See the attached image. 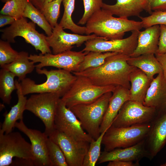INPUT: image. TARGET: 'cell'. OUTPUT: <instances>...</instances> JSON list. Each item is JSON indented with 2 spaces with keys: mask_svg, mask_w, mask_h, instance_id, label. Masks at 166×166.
Masks as SVG:
<instances>
[{
  "mask_svg": "<svg viewBox=\"0 0 166 166\" xmlns=\"http://www.w3.org/2000/svg\"><path fill=\"white\" fill-rule=\"evenodd\" d=\"M15 80L18 101L17 104L12 107L9 112L4 115V119L2 124L0 132L8 133L12 132L15 127L17 121L23 119V113L26 110L27 100L26 97L22 93L20 82Z\"/></svg>",
  "mask_w": 166,
  "mask_h": 166,
  "instance_id": "23",
  "label": "cell"
},
{
  "mask_svg": "<svg viewBox=\"0 0 166 166\" xmlns=\"http://www.w3.org/2000/svg\"><path fill=\"white\" fill-rule=\"evenodd\" d=\"M117 53L111 52H89L80 63L77 72H82L90 68L98 67L104 63L108 57Z\"/></svg>",
  "mask_w": 166,
  "mask_h": 166,
  "instance_id": "30",
  "label": "cell"
},
{
  "mask_svg": "<svg viewBox=\"0 0 166 166\" xmlns=\"http://www.w3.org/2000/svg\"><path fill=\"white\" fill-rule=\"evenodd\" d=\"M150 123L123 127L111 125L102 139L104 151L130 147L145 139L150 128Z\"/></svg>",
  "mask_w": 166,
  "mask_h": 166,
  "instance_id": "5",
  "label": "cell"
},
{
  "mask_svg": "<svg viewBox=\"0 0 166 166\" xmlns=\"http://www.w3.org/2000/svg\"><path fill=\"white\" fill-rule=\"evenodd\" d=\"M61 98L56 93H44L32 95L27 99L26 110L41 120L45 126L44 132L48 136L55 129L54 119Z\"/></svg>",
  "mask_w": 166,
  "mask_h": 166,
  "instance_id": "7",
  "label": "cell"
},
{
  "mask_svg": "<svg viewBox=\"0 0 166 166\" xmlns=\"http://www.w3.org/2000/svg\"><path fill=\"white\" fill-rule=\"evenodd\" d=\"M106 131L101 133L97 140L93 139L90 143L89 148L84 160L83 166L95 165L101 153L102 139Z\"/></svg>",
  "mask_w": 166,
  "mask_h": 166,
  "instance_id": "31",
  "label": "cell"
},
{
  "mask_svg": "<svg viewBox=\"0 0 166 166\" xmlns=\"http://www.w3.org/2000/svg\"><path fill=\"white\" fill-rule=\"evenodd\" d=\"M86 24L85 34L93 33L107 40L123 38L125 33L140 30L143 28L141 21L115 17L102 9L94 13Z\"/></svg>",
  "mask_w": 166,
  "mask_h": 166,
  "instance_id": "2",
  "label": "cell"
},
{
  "mask_svg": "<svg viewBox=\"0 0 166 166\" xmlns=\"http://www.w3.org/2000/svg\"><path fill=\"white\" fill-rule=\"evenodd\" d=\"M160 35L157 53L159 54L166 53V26L160 25Z\"/></svg>",
  "mask_w": 166,
  "mask_h": 166,
  "instance_id": "38",
  "label": "cell"
},
{
  "mask_svg": "<svg viewBox=\"0 0 166 166\" xmlns=\"http://www.w3.org/2000/svg\"><path fill=\"white\" fill-rule=\"evenodd\" d=\"M16 20L13 17L6 15H0V27H2L8 24H12Z\"/></svg>",
  "mask_w": 166,
  "mask_h": 166,
  "instance_id": "42",
  "label": "cell"
},
{
  "mask_svg": "<svg viewBox=\"0 0 166 166\" xmlns=\"http://www.w3.org/2000/svg\"><path fill=\"white\" fill-rule=\"evenodd\" d=\"M28 0H11L6 3L1 10L0 14L8 15L16 20L23 17Z\"/></svg>",
  "mask_w": 166,
  "mask_h": 166,
  "instance_id": "32",
  "label": "cell"
},
{
  "mask_svg": "<svg viewBox=\"0 0 166 166\" xmlns=\"http://www.w3.org/2000/svg\"><path fill=\"white\" fill-rule=\"evenodd\" d=\"M154 0H146L147 6L145 11L148 13L150 14L152 12L151 9V4Z\"/></svg>",
  "mask_w": 166,
  "mask_h": 166,
  "instance_id": "45",
  "label": "cell"
},
{
  "mask_svg": "<svg viewBox=\"0 0 166 166\" xmlns=\"http://www.w3.org/2000/svg\"><path fill=\"white\" fill-rule=\"evenodd\" d=\"M113 5L103 3L102 9L119 17L128 18L131 16L139 17L140 13L145 10L146 0H116Z\"/></svg>",
  "mask_w": 166,
  "mask_h": 166,
  "instance_id": "22",
  "label": "cell"
},
{
  "mask_svg": "<svg viewBox=\"0 0 166 166\" xmlns=\"http://www.w3.org/2000/svg\"><path fill=\"white\" fill-rule=\"evenodd\" d=\"M77 76L70 89L61 98L69 108L77 105L93 102L103 94L113 92L116 87L114 86H97L85 77Z\"/></svg>",
  "mask_w": 166,
  "mask_h": 166,
  "instance_id": "8",
  "label": "cell"
},
{
  "mask_svg": "<svg viewBox=\"0 0 166 166\" xmlns=\"http://www.w3.org/2000/svg\"><path fill=\"white\" fill-rule=\"evenodd\" d=\"M29 56L27 52L21 51L18 53V56L14 61L3 65L1 68L13 73L18 78V81H21L35 68V63L29 59Z\"/></svg>",
  "mask_w": 166,
  "mask_h": 166,
  "instance_id": "26",
  "label": "cell"
},
{
  "mask_svg": "<svg viewBox=\"0 0 166 166\" xmlns=\"http://www.w3.org/2000/svg\"><path fill=\"white\" fill-rule=\"evenodd\" d=\"M127 61L130 65L142 70L150 79H153L154 75L163 72L162 67L154 54H144L135 57H129Z\"/></svg>",
  "mask_w": 166,
  "mask_h": 166,
  "instance_id": "25",
  "label": "cell"
},
{
  "mask_svg": "<svg viewBox=\"0 0 166 166\" xmlns=\"http://www.w3.org/2000/svg\"><path fill=\"white\" fill-rule=\"evenodd\" d=\"M139 17L141 20L143 27L145 28L155 25L166 26V11H155L148 16Z\"/></svg>",
  "mask_w": 166,
  "mask_h": 166,
  "instance_id": "37",
  "label": "cell"
},
{
  "mask_svg": "<svg viewBox=\"0 0 166 166\" xmlns=\"http://www.w3.org/2000/svg\"><path fill=\"white\" fill-rule=\"evenodd\" d=\"M53 0H45V2H44V4Z\"/></svg>",
  "mask_w": 166,
  "mask_h": 166,
  "instance_id": "46",
  "label": "cell"
},
{
  "mask_svg": "<svg viewBox=\"0 0 166 166\" xmlns=\"http://www.w3.org/2000/svg\"><path fill=\"white\" fill-rule=\"evenodd\" d=\"M48 137L60 147L68 166H83L89 143L76 140L56 129Z\"/></svg>",
  "mask_w": 166,
  "mask_h": 166,
  "instance_id": "14",
  "label": "cell"
},
{
  "mask_svg": "<svg viewBox=\"0 0 166 166\" xmlns=\"http://www.w3.org/2000/svg\"><path fill=\"white\" fill-rule=\"evenodd\" d=\"M97 37L94 34L83 35L68 33L58 24L53 28L52 34L46 36V40L52 48V54H55L71 50L74 46H80L87 41Z\"/></svg>",
  "mask_w": 166,
  "mask_h": 166,
  "instance_id": "15",
  "label": "cell"
},
{
  "mask_svg": "<svg viewBox=\"0 0 166 166\" xmlns=\"http://www.w3.org/2000/svg\"><path fill=\"white\" fill-rule=\"evenodd\" d=\"M150 6L152 11H166V0H154Z\"/></svg>",
  "mask_w": 166,
  "mask_h": 166,
  "instance_id": "39",
  "label": "cell"
},
{
  "mask_svg": "<svg viewBox=\"0 0 166 166\" xmlns=\"http://www.w3.org/2000/svg\"><path fill=\"white\" fill-rule=\"evenodd\" d=\"M155 56L162 67L164 77L166 82V53H156Z\"/></svg>",
  "mask_w": 166,
  "mask_h": 166,
  "instance_id": "41",
  "label": "cell"
},
{
  "mask_svg": "<svg viewBox=\"0 0 166 166\" xmlns=\"http://www.w3.org/2000/svg\"><path fill=\"white\" fill-rule=\"evenodd\" d=\"M12 164L19 166H34L32 160L23 158H16V160L13 161Z\"/></svg>",
  "mask_w": 166,
  "mask_h": 166,
  "instance_id": "43",
  "label": "cell"
},
{
  "mask_svg": "<svg viewBox=\"0 0 166 166\" xmlns=\"http://www.w3.org/2000/svg\"><path fill=\"white\" fill-rule=\"evenodd\" d=\"M51 166H68L65 156L59 146L49 137L47 141Z\"/></svg>",
  "mask_w": 166,
  "mask_h": 166,
  "instance_id": "33",
  "label": "cell"
},
{
  "mask_svg": "<svg viewBox=\"0 0 166 166\" xmlns=\"http://www.w3.org/2000/svg\"><path fill=\"white\" fill-rule=\"evenodd\" d=\"M15 127L25 134L30 140L34 166H51L47 145L48 136L45 133L28 128L23 120L17 121Z\"/></svg>",
  "mask_w": 166,
  "mask_h": 166,
  "instance_id": "16",
  "label": "cell"
},
{
  "mask_svg": "<svg viewBox=\"0 0 166 166\" xmlns=\"http://www.w3.org/2000/svg\"><path fill=\"white\" fill-rule=\"evenodd\" d=\"M37 9L41 10L42 9L45 0H28Z\"/></svg>",
  "mask_w": 166,
  "mask_h": 166,
  "instance_id": "44",
  "label": "cell"
},
{
  "mask_svg": "<svg viewBox=\"0 0 166 166\" xmlns=\"http://www.w3.org/2000/svg\"><path fill=\"white\" fill-rule=\"evenodd\" d=\"M75 0H63L64 12L59 25L64 29H69L75 34H85V26H81L76 24L72 18L75 7Z\"/></svg>",
  "mask_w": 166,
  "mask_h": 166,
  "instance_id": "27",
  "label": "cell"
},
{
  "mask_svg": "<svg viewBox=\"0 0 166 166\" xmlns=\"http://www.w3.org/2000/svg\"><path fill=\"white\" fill-rule=\"evenodd\" d=\"M157 112L153 107L128 100L123 105L111 125L123 127L150 123Z\"/></svg>",
  "mask_w": 166,
  "mask_h": 166,
  "instance_id": "10",
  "label": "cell"
},
{
  "mask_svg": "<svg viewBox=\"0 0 166 166\" xmlns=\"http://www.w3.org/2000/svg\"><path fill=\"white\" fill-rule=\"evenodd\" d=\"M140 30H134L128 37L121 39L107 40L101 37L89 40L85 43L83 51L114 52L130 57L136 49Z\"/></svg>",
  "mask_w": 166,
  "mask_h": 166,
  "instance_id": "13",
  "label": "cell"
},
{
  "mask_svg": "<svg viewBox=\"0 0 166 166\" xmlns=\"http://www.w3.org/2000/svg\"><path fill=\"white\" fill-rule=\"evenodd\" d=\"M2 2H3L6 3V2L10 1L11 0H1Z\"/></svg>",
  "mask_w": 166,
  "mask_h": 166,
  "instance_id": "47",
  "label": "cell"
},
{
  "mask_svg": "<svg viewBox=\"0 0 166 166\" xmlns=\"http://www.w3.org/2000/svg\"><path fill=\"white\" fill-rule=\"evenodd\" d=\"M150 123V128L145 139V144L152 159L166 144V109L157 112Z\"/></svg>",
  "mask_w": 166,
  "mask_h": 166,
  "instance_id": "17",
  "label": "cell"
},
{
  "mask_svg": "<svg viewBox=\"0 0 166 166\" xmlns=\"http://www.w3.org/2000/svg\"><path fill=\"white\" fill-rule=\"evenodd\" d=\"M14 157L33 161L31 144L18 132L5 133L0 132V166L11 164Z\"/></svg>",
  "mask_w": 166,
  "mask_h": 166,
  "instance_id": "9",
  "label": "cell"
},
{
  "mask_svg": "<svg viewBox=\"0 0 166 166\" xmlns=\"http://www.w3.org/2000/svg\"><path fill=\"white\" fill-rule=\"evenodd\" d=\"M23 17L28 18L43 29L47 36L52 33V28L41 10L36 8L28 0L23 13Z\"/></svg>",
  "mask_w": 166,
  "mask_h": 166,
  "instance_id": "29",
  "label": "cell"
},
{
  "mask_svg": "<svg viewBox=\"0 0 166 166\" xmlns=\"http://www.w3.org/2000/svg\"><path fill=\"white\" fill-rule=\"evenodd\" d=\"M15 77L9 71L2 68L0 70V97L4 103L10 104L11 94L16 89L14 80Z\"/></svg>",
  "mask_w": 166,
  "mask_h": 166,
  "instance_id": "28",
  "label": "cell"
},
{
  "mask_svg": "<svg viewBox=\"0 0 166 166\" xmlns=\"http://www.w3.org/2000/svg\"><path fill=\"white\" fill-rule=\"evenodd\" d=\"M160 25H155L139 31L136 47L130 57L157 53L160 35Z\"/></svg>",
  "mask_w": 166,
  "mask_h": 166,
  "instance_id": "20",
  "label": "cell"
},
{
  "mask_svg": "<svg viewBox=\"0 0 166 166\" xmlns=\"http://www.w3.org/2000/svg\"><path fill=\"white\" fill-rule=\"evenodd\" d=\"M112 95V92H108L93 102L70 108L80 121L85 131L94 140L101 134V125Z\"/></svg>",
  "mask_w": 166,
  "mask_h": 166,
  "instance_id": "4",
  "label": "cell"
},
{
  "mask_svg": "<svg viewBox=\"0 0 166 166\" xmlns=\"http://www.w3.org/2000/svg\"><path fill=\"white\" fill-rule=\"evenodd\" d=\"M84 8V14L78 23V24L84 25L96 12L102 9L103 0H82Z\"/></svg>",
  "mask_w": 166,
  "mask_h": 166,
  "instance_id": "36",
  "label": "cell"
},
{
  "mask_svg": "<svg viewBox=\"0 0 166 166\" xmlns=\"http://www.w3.org/2000/svg\"><path fill=\"white\" fill-rule=\"evenodd\" d=\"M129 100V89L120 86H116L101 125V133L107 130L111 125L123 105Z\"/></svg>",
  "mask_w": 166,
  "mask_h": 166,
  "instance_id": "21",
  "label": "cell"
},
{
  "mask_svg": "<svg viewBox=\"0 0 166 166\" xmlns=\"http://www.w3.org/2000/svg\"><path fill=\"white\" fill-rule=\"evenodd\" d=\"M9 42L0 40V65L9 64L14 61L18 54V53L13 49Z\"/></svg>",
  "mask_w": 166,
  "mask_h": 166,
  "instance_id": "35",
  "label": "cell"
},
{
  "mask_svg": "<svg viewBox=\"0 0 166 166\" xmlns=\"http://www.w3.org/2000/svg\"><path fill=\"white\" fill-rule=\"evenodd\" d=\"M144 157L151 159L145 139L130 147L117 148L110 151H104L101 152L98 162L100 164L114 160L139 162Z\"/></svg>",
  "mask_w": 166,
  "mask_h": 166,
  "instance_id": "18",
  "label": "cell"
},
{
  "mask_svg": "<svg viewBox=\"0 0 166 166\" xmlns=\"http://www.w3.org/2000/svg\"><path fill=\"white\" fill-rule=\"evenodd\" d=\"M153 79H150L142 70L136 68L130 73L129 81V100L143 104L145 98Z\"/></svg>",
  "mask_w": 166,
  "mask_h": 166,
  "instance_id": "24",
  "label": "cell"
},
{
  "mask_svg": "<svg viewBox=\"0 0 166 166\" xmlns=\"http://www.w3.org/2000/svg\"><path fill=\"white\" fill-rule=\"evenodd\" d=\"M35 24L33 22H28L24 17L16 20L10 26L0 30L2 33L1 39L14 43L15 37H21L36 50L40 51L42 54L51 53L50 47L46 40V36L36 30Z\"/></svg>",
  "mask_w": 166,
  "mask_h": 166,
  "instance_id": "6",
  "label": "cell"
},
{
  "mask_svg": "<svg viewBox=\"0 0 166 166\" xmlns=\"http://www.w3.org/2000/svg\"><path fill=\"white\" fill-rule=\"evenodd\" d=\"M39 74L46 77L45 81L37 84L33 80L26 78L20 82L24 95L33 93H54L62 97L70 89L77 76L71 72L61 69L48 70L46 69L35 68Z\"/></svg>",
  "mask_w": 166,
  "mask_h": 166,
  "instance_id": "3",
  "label": "cell"
},
{
  "mask_svg": "<svg viewBox=\"0 0 166 166\" xmlns=\"http://www.w3.org/2000/svg\"><path fill=\"white\" fill-rule=\"evenodd\" d=\"M129 57L117 53L108 57L104 63L98 67L72 73L76 76L88 78L97 86H120L129 89L131 87L129 75L136 68L128 63Z\"/></svg>",
  "mask_w": 166,
  "mask_h": 166,
  "instance_id": "1",
  "label": "cell"
},
{
  "mask_svg": "<svg viewBox=\"0 0 166 166\" xmlns=\"http://www.w3.org/2000/svg\"><path fill=\"white\" fill-rule=\"evenodd\" d=\"M56 129L77 140L90 143L93 139L84 129L75 114L61 98L54 119Z\"/></svg>",
  "mask_w": 166,
  "mask_h": 166,
  "instance_id": "12",
  "label": "cell"
},
{
  "mask_svg": "<svg viewBox=\"0 0 166 166\" xmlns=\"http://www.w3.org/2000/svg\"><path fill=\"white\" fill-rule=\"evenodd\" d=\"M89 52L65 51L57 54L47 53L39 55L30 54L29 59L34 63L39 62L35 68L53 66L72 73L78 71L79 65Z\"/></svg>",
  "mask_w": 166,
  "mask_h": 166,
  "instance_id": "11",
  "label": "cell"
},
{
  "mask_svg": "<svg viewBox=\"0 0 166 166\" xmlns=\"http://www.w3.org/2000/svg\"><path fill=\"white\" fill-rule=\"evenodd\" d=\"M139 162L114 160L109 162L107 166H139Z\"/></svg>",
  "mask_w": 166,
  "mask_h": 166,
  "instance_id": "40",
  "label": "cell"
},
{
  "mask_svg": "<svg viewBox=\"0 0 166 166\" xmlns=\"http://www.w3.org/2000/svg\"><path fill=\"white\" fill-rule=\"evenodd\" d=\"M143 104L155 108L157 112L166 109V82L163 72L153 79Z\"/></svg>",
  "mask_w": 166,
  "mask_h": 166,
  "instance_id": "19",
  "label": "cell"
},
{
  "mask_svg": "<svg viewBox=\"0 0 166 166\" xmlns=\"http://www.w3.org/2000/svg\"><path fill=\"white\" fill-rule=\"evenodd\" d=\"M63 0H54L44 5L41 11L47 21L53 28L58 23L59 16L60 7Z\"/></svg>",
  "mask_w": 166,
  "mask_h": 166,
  "instance_id": "34",
  "label": "cell"
}]
</instances>
